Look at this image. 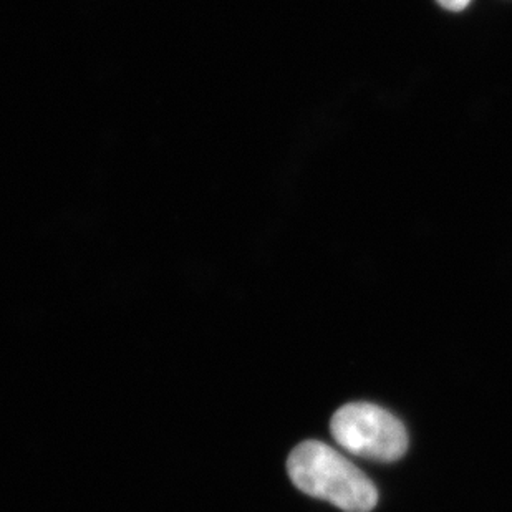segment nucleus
Instances as JSON below:
<instances>
[{
    "mask_svg": "<svg viewBox=\"0 0 512 512\" xmlns=\"http://www.w3.org/2000/svg\"><path fill=\"white\" fill-rule=\"evenodd\" d=\"M290 479L302 493L324 499L345 512H370L377 506L375 484L339 451L320 441H305L290 453Z\"/></svg>",
    "mask_w": 512,
    "mask_h": 512,
    "instance_id": "obj_1",
    "label": "nucleus"
},
{
    "mask_svg": "<svg viewBox=\"0 0 512 512\" xmlns=\"http://www.w3.org/2000/svg\"><path fill=\"white\" fill-rule=\"evenodd\" d=\"M335 441L352 455L397 461L408 450L405 426L392 413L372 403H350L332 418Z\"/></svg>",
    "mask_w": 512,
    "mask_h": 512,
    "instance_id": "obj_2",
    "label": "nucleus"
},
{
    "mask_svg": "<svg viewBox=\"0 0 512 512\" xmlns=\"http://www.w3.org/2000/svg\"><path fill=\"white\" fill-rule=\"evenodd\" d=\"M436 2H438L443 9L451 10V12H461V10L466 9V7L471 4V0H436Z\"/></svg>",
    "mask_w": 512,
    "mask_h": 512,
    "instance_id": "obj_3",
    "label": "nucleus"
}]
</instances>
